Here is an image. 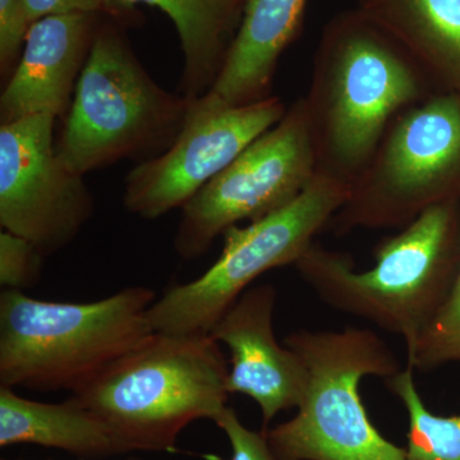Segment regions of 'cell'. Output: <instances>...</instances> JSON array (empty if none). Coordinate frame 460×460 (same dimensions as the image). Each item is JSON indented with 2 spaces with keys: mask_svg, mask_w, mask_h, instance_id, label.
Instances as JSON below:
<instances>
[{
  "mask_svg": "<svg viewBox=\"0 0 460 460\" xmlns=\"http://www.w3.org/2000/svg\"><path fill=\"white\" fill-rule=\"evenodd\" d=\"M316 174L313 129L301 98L181 208L175 252L186 261L204 256L232 226L295 201Z\"/></svg>",
  "mask_w": 460,
  "mask_h": 460,
  "instance_id": "9c48e42d",
  "label": "cell"
},
{
  "mask_svg": "<svg viewBox=\"0 0 460 460\" xmlns=\"http://www.w3.org/2000/svg\"><path fill=\"white\" fill-rule=\"evenodd\" d=\"M308 374L292 420L262 429L278 460H407V452L372 425L359 395L366 376L402 370L389 345L370 329L299 330L284 339Z\"/></svg>",
  "mask_w": 460,
  "mask_h": 460,
  "instance_id": "5b68a950",
  "label": "cell"
},
{
  "mask_svg": "<svg viewBox=\"0 0 460 460\" xmlns=\"http://www.w3.org/2000/svg\"><path fill=\"white\" fill-rule=\"evenodd\" d=\"M349 193V184L316 174L295 201L246 226L226 230L217 261L190 283L169 287L151 305L154 332L210 334L257 278L299 261Z\"/></svg>",
  "mask_w": 460,
  "mask_h": 460,
  "instance_id": "ba28073f",
  "label": "cell"
},
{
  "mask_svg": "<svg viewBox=\"0 0 460 460\" xmlns=\"http://www.w3.org/2000/svg\"><path fill=\"white\" fill-rule=\"evenodd\" d=\"M137 4L162 9L177 29L184 54L181 95L210 91L237 33L243 0H105L104 12L122 16Z\"/></svg>",
  "mask_w": 460,
  "mask_h": 460,
  "instance_id": "e0dca14e",
  "label": "cell"
},
{
  "mask_svg": "<svg viewBox=\"0 0 460 460\" xmlns=\"http://www.w3.org/2000/svg\"><path fill=\"white\" fill-rule=\"evenodd\" d=\"M33 444L84 458L131 453L114 429L72 396L66 402H41L0 385V447Z\"/></svg>",
  "mask_w": 460,
  "mask_h": 460,
  "instance_id": "2e32d148",
  "label": "cell"
},
{
  "mask_svg": "<svg viewBox=\"0 0 460 460\" xmlns=\"http://www.w3.org/2000/svg\"><path fill=\"white\" fill-rule=\"evenodd\" d=\"M307 0H243L241 23L210 91L233 105L270 98L281 54L304 23Z\"/></svg>",
  "mask_w": 460,
  "mask_h": 460,
  "instance_id": "5bb4252c",
  "label": "cell"
},
{
  "mask_svg": "<svg viewBox=\"0 0 460 460\" xmlns=\"http://www.w3.org/2000/svg\"><path fill=\"white\" fill-rule=\"evenodd\" d=\"M286 111L275 96L244 105L229 104L213 91L190 98L172 146L144 160L127 175L124 208L146 220L183 208Z\"/></svg>",
  "mask_w": 460,
  "mask_h": 460,
  "instance_id": "30bf717a",
  "label": "cell"
},
{
  "mask_svg": "<svg viewBox=\"0 0 460 460\" xmlns=\"http://www.w3.org/2000/svg\"><path fill=\"white\" fill-rule=\"evenodd\" d=\"M41 255L31 242L3 230L0 233V286L3 289L25 292L41 277Z\"/></svg>",
  "mask_w": 460,
  "mask_h": 460,
  "instance_id": "ffe728a7",
  "label": "cell"
},
{
  "mask_svg": "<svg viewBox=\"0 0 460 460\" xmlns=\"http://www.w3.org/2000/svg\"><path fill=\"white\" fill-rule=\"evenodd\" d=\"M375 265L354 270L345 253L313 244L295 268L317 296L399 335L417 337L452 292L460 270V199L420 214L374 250Z\"/></svg>",
  "mask_w": 460,
  "mask_h": 460,
  "instance_id": "7a4b0ae2",
  "label": "cell"
},
{
  "mask_svg": "<svg viewBox=\"0 0 460 460\" xmlns=\"http://www.w3.org/2000/svg\"><path fill=\"white\" fill-rule=\"evenodd\" d=\"M56 119L30 115L0 127V226L44 257L68 246L95 210L84 175L58 154Z\"/></svg>",
  "mask_w": 460,
  "mask_h": 460,
  "instance_id": "8fae6325",
  "label": "cell"
},
{
  "mask_svg": "<svg viewBox=\"0 0 460 460\" xmlns=\"http://www.w3.org/2000/svg\"><path fill=\"white\" fill-rule=\"evenodd\" d=\"M30 26L40 18L54 14H96L104 11L105 0H23Z\"/></svg>",
  "mask_w": 460,
  "mask_h": 460,
  "instance_id": "603a6c76",
  "label": "cell"
},
{
  "mask_svg": "<svg viewBox=\"0 0 460 460\" xmlns=\"http://www.w3.org/2000/svg\"><path fill=\"white\" fill-rule=\"evenodd\" d=\"M2 460H11V459H2ZM127 460H138V459H127Z\"/></svg>",
  "mask_w": 460,
  "mask_h": 460,
  "instance_id": "cb8c5ba5",
  "label": "cell"
},
{
  "mask_svg": "<svg viewBox=\"0 0 460 460\" xmlns=\"http://www.w3.org/2000/svg\"><path fill=\"white\" fill-rule=\"evenodd\" d=\"M95 14H54L29 27L22 56L0 96L2 123L68 113L95 30Z\"/></svg>",
  "mask_w": 460,
  "mask_h": 460,
  "instance_id": "4fadbf2b",
  "label": "cell"
},
{
  "mask_svg": "<svg viewBox=\"0 0 460 460\" xmlns=\"http://www.w3.org/2000/svg\"><path fill=\"white\" fill-rule=\"evenodd\" d=\"M407 366L414 371L438 370L460 365V270L447 301L428 326L405 343Z\"/></svg>",
  "mask_w": 460,
  "mask_h": 460,
  "instance_id": "d6986e66",
  "label": "cell"
},
{
  "mask_svg": "<svg viewBox=\"0 0 460 460\" xmlns=\"http://www.w3.org/2000/svg\"><path fill=\"white\" fill-rule=\"evenodd\" d=\"M413 368L407 366L386 378V386L407 410V460H460V413L438 416L426 407L414 381Z\"/></svg>",
  "mask_w": 460,
  "mask_h": 460,
  "instance_id": "ac0fdd59",
  "label": "cell"
},
{
  "mask_svg": "<svg viewBox=\"0 0 460 460\" xmlns=\"http://www.w3.org/2000/svg\"><path fill=\"white\" fill-rule=\"evenodd\" d=\"M190 98L160 87L114 27L93 36L57 145L84 175L122 159H153L180 135Z\"/></svg>",
  "mask_w": 460,
  "mask_h": 460,
  "instance_id": "8992f818",
  "label": "cell"
},
{
  "mask_svg": "<svg viewBox=\"0 0 460 460\" xmlns=\"http://www.w3.org/2000/svg\"><path fill=\"white\" fill-rule=\"evenodd\" d=\"M228 375V359L210 334L154 332L71 396L131 452L172 453L187 426L222 413Z\"/></svg>",
  "mask_w": 460,
  "mask_h": 460,
  "instance_id": "277c9868",
  "label": "cell"
},
{
  "mask_svg": "<svg viewBox=\"0 0 460 460\" xmlns=\"http://www.w3.org/2000/svg\"><path fill=\"white\" fill-rule=\"evenodd\" d=\"M228 438L232 447L230 460H278L272 453L265 431H252L239 420L237 413L226 405L214 420Z\"/></svg>",
  "mask_w": 460,
  "mask_h": 460,
  "instance_id": "44dd1931",
  "label": "cell"
},
{
  "mask_svg": "<svg viewBox=\"0 0 460 460\" xmlns=\"http://www.w3.org/2000/svg\"><path fill=\"white\" fill-rule=\"evenodd\" d=\"M275 305L274 286L250 287L210 332L230 353L229 394L253 399L261 411L263 429L280 411L298 407L308 383L301 357L275 337Z\"/></svg>",
  "mask_w": 460,
  "mask_h": 460,
  "instance_id": "7c38bea8",
  "label": "cell"
},
{
  "mask_svg": "<svg viewBox=\"0 0 460 460\" xmlns=\"http://www.w3.org/2000/svg\"><path fill=\"white\" fill-rule=\"evenodd\" d=\"M410 54L438 93H460V0H357Z\"/></svg>",
  "mask_w": 460,
  "mask_h": 460,
  "instance_id": "9a60e30c",
  "label": "cell"
},
{
  "mask_svg": "<svg viewBox=\"0 0 460 460\" xmlns=\"http://www.w3.org/2000/svg\"><path fill=\"white\" fill-rule=\"evenodd\" d=\"M29 27L23 0H0V65L3 75H9V69L17 60Z\"/></svg>",
  "mask_w": 460,
  "mask_h": 460,
  "instance_id": "7402d4cb",
  "label": "cell"
},
{
  "mask_svg": "<svg viewBox=\"0 0 460 460\" xmlns=\"http://www.w3.org/2000/svg\"><path fill=\"white\" fill-rule=\"evenodd\" d=\"M147 287L123 288L90 304L0 293V385L39 393L87 385L154 334Z\"/></svg>",
  "mask_w": 460,
  "mask_h": 460,
  "instance_id": "3957f363",
  "label": "cell"
},
{
  "mask_svg": "<svg viewBox=\"0 0 460 460\" xmlns=\"http://www.w3.org/2000/svg\"><path fill=\"white\" fill-rule=\"evenodd\" d=\"M452 199H460V93H438L393 120L329 228L402 229Z\"/></svg>",
  "mask_w": 460,
  "mask_h": 460,
  "instance_id": "52a82bcc",
  "label": "cell"
},
{
  "mask_svg": "<svg viewBox=\"0 0 460 460\" xmlns=\"http://www.w3.org/2000/svg\"><path fill=\"white\" fill-rule=\"evenodd\" d=\"M434 93L410 54L359 9L332 17L323 27L304 96L317 174L352 186L393 120Z\"/></svg>",
  "mask_w": 460,
  "mask_h": 460,
  "instance_id": "6da1fadb",
  "label": "cell"
}]
</instances>
